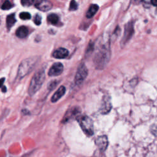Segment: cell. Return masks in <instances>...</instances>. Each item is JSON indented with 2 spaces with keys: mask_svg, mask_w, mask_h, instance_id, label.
I'll list each match as a JSON object with an SVG mask.
<instances>
[{
  "mask_svg": "<svg viewBox=\"0 0 157 157\" xmlns=\"http://www.w3.org/2000/svg\"><path fill=\"white\" fill-rule=\"evenodd\" d=\"M110 58V49L106 44L101 45L94 56V63L98 69H102L107 64Z\"/></svg>",
  "mask_w": 157,
  "mask_h": 157,
  "instance_id": "1",
  "label": "cell"
},
{
  "mask_svg": "<svg viewBox=\"0 0 157 157\" xmlns=\"http://www.w3.org/2000/svg\"><path fill=\"white\" fill-rule=\"evenodd\" d=\"M38 60L39 57L37 56H32L23 59L19 64L17 71V77L21 79L27 75L34 69Z\"/></svg>",
  "mask_w": 157,
  "mask_h": 157,
  "instance_id": "2",
  "label": "cell"
},
{
  "mask_svg": "<svg viewBox=\"0 0 157 157\" xmlns=\"http://www.w3.org/2000/svg\"><path fill=\"white\" fill-rule=\"evenodd\" d=\"M45 69H40L36 72L30 82L28 88V94L33 96L41 88L45 80Z\"/></svg>",
  "mask_w": 157,
  "mask_h": 157,
  "instance_id": "3",
  "label": "cell"
},
{
  "mask_svg": "<svg viewBox=\"0 0 157 157\" xmlns=\"http://www.w3.org/2000/svg\"><path fill=\"white\" fill-rule=\"evenodd\" d=\"M77 120L83 130L87 136H92L94 133L93 120L87 115H82L78 117Z\"/></svg>",
  "mask_w": 157,
  "mask_h": 157,
  "instance_id": "4",
  "label": "cell"
},
{
  "mask_svg": "<svg viewBox=\"0 0 157 157\" xmlns=\"http://www.w3.org/2000/svg\"><path fill=\"white\" fill-rule=\"evenodd\" d=\"M88 75V70L83 63H82L78 67L76 75L75 77V82L77 85L81 84L86 78Z\"/></svg>",
  "mask_w": 157,
  "mask_h": 157,
  "instance_id": "5",
  "label": "cell"
},
{
  "mask_svg": "<svg viewBox=\"0 0 157 157\" xmlns=\"http://www.w3.org/2000/svg\"><path fill=\"white\" fill-rule=\"evenodd\" d=\"M134 31L132 22L129 21L126 23L124 26V32L122 37V40L121 41V45H124L131 38L132 36L134 34Z\"/></svg>",
  "mask_w": 157,
  "mask_h": 157,
  "instance_id": "6",
  "label": "cell"
},
{
  "mask_svg": "<svg viewBox=\"0 0 157 157\" xmlns=\"http://www.w3.org/2000/svg\"><path fill=\"white\" fill-rule=\"evenodd\" d=\"M112 109V104L110 101V98L108 95H105L103 97L102 104L100 108V112L102 114L109 113Z\"/></svg>",
  "mask_w": 157,
  "mask_h": 157,
  "instance_id": "7",
  "label": "cell"
},
{
  "mask_svg": "<svg viewBox=\"0 0 157 157\" xmlns=\"http://www.w3.org/2000/svg\"><path fill=\"white\" fill-rule=\"evenodd\" d=\"M63 71V65L61 63H55L50 68L48 74L49 76L54 77L60 75Z\"/></svg>",
  "mask_w": 157,
  "mask_h": 157,
  "instance_id": "8",
  "label": "cell"
},
{
  "mask_svg": "<svg viewBox=\"0 0 157 157\" xmlns=\"http://www.w3.org/2000/svg\"><path fill=\"white\" fill-rule=\"evenodd\" d=\"M52 4L50 1L47 0L37 1L35 3V7L42 12H47L52 8Z\"/></svg>",
  "mask_w": 157,
  "mask_h": 157,
  "instance_id": "9",
  "label": "cell"
},
{
  "mask_svg": "<svg viewBox=\"0 0 157 157\" xmlns=\"http://www.w3.org/2000/svg\"><path fill=\"white\" fill-rule=\"evenodd\" d=\"M96 145L101 151H104L108 146V139L106 136H99L95 140Z\"/></svg>",
  "mask_w": 157,
  "mask_h": 157,
  "instance_id": "10",
  "label": "cell"
},
{
  "mask_svg": "<svg viewBox=\"0 0 157 157\" xmlns=\"http://www.w3.org/2000/svg\"><path fill=\"white\" fill-rule=\"evenodd\" d=\"M69 55V52L64 48H59L53 53V56L57 59H63L66 58Z\"/></svg>",
  "mask_w": 157,
  "mask_h": 157,
  "instance_id": "11",
  "label": "cell"
},
{
  "mask_svg": "<svg viewBox=\"0 0 157 157\" xmlns=\"http://www.w3.org/2000/svg\"><path fill=\"white\" fill-rule=\"evenodd\" d=\"M65 91H66L65 87L64 86H61L52 96L51 98V101L53 103L58 101L64 94Z\"/></svg>",
  "mask_w": 157,
  "mask_h": 157,
  "instance_id": "12",
  "label": "cell"
},
{
  "mask_svg": "<svg viewBox=\"0 0 157 157\" xmlns=\"http://www.w3.org/2000/svg\"><path fill=\"white\" fill-rule=\"evenodd\" d=\"M28 28L25 26H21L19 28H17L15 34L16 36L19 38H25L26 37L28 34Z\"/></svg>",
  "mask_w": 157,
  "mask_h": 157,
  "instance_id": "13",
  "label": "cell"
},
{
  "mask_svg": "<svg viewBox=\"0 0 157 157\" xmlns=\"http://www.w3.org/2000/svg\"><path fill=\"white\" fill-rule=\"evenodd\" d=\"M98 9H99V6L97 4H94L91 5L86 12V17L90 18H91L92 17H93L94 15L97 12Z\"/></svg>",
  "mask_w": 157,
  "mask_h": 157,
  "instance_id": "14",
  "label": "cell"
},
{
  "mask_svg": "<svg viewBox=\"0 0 157 157\" xmlns=\"http://www.w3.org/2000/svg\"><path fill=\"white\" fill-rule=\"evenodd\" d=\"M16 22V20L15 18V14L12 13L10 15H9L6 18V25L8 29H10L14 23Z\"/></svg>",
  "mask_w": 157,
  "mask_h": 157,
  "instance_id": "15",
  "label": "cell"
},
{
  "mask_svg": "<svg viewBox=\"0 0 157 157\" xmlns=\"http://www.w3.org/2000/svg\"><path fill=\"white\" fill-rule=\"evenodd\" d=\"M47 21L52 25H56L58 23L59 17L55 13H50L47 16Z\"/></svg>",
  "mask_w": 157,
  "mask_h": 157,
  "instance_id": "16",
  "label": "cell"
},
{
  "mask_svg": "<svg viewBox=\"0 0 157 157\" xmlns=\"http://www.w3.org/2000/svg\"><path fill=\"white\" fill-rule=\"evenodd\" d=\"M13 5L12 4V3L11 2H10L9 1H6L2 4L1 9L3 10H9V9H11L12 7H13Z\"/></svg>",
  "mask_w": 157,
  "mask_h": 157,
  "instance_id": "17",
  "label": "cell"
},
{
  "mask_svg": "<svg viewBox=\"0 0 157 157\" xmlns=\"http://www.w3.org/2000/svg\"><path fill=\"white\" fill-rule=\"evenodd\" d=\"M19 17L22 20H29L31 18V14L26 12H23L20 13Z\"/></svg>",
  "mask_w": 157,
  "mask_h": 157,
  "instance_id": "18",
  "label": "cell"
},
{
  "mask_svg": "<svg viewBox=\"0 0 157 157\" xmlns=\"http://www.w3.org/2000/svg\"><path fill=\"white\" fill-rule=\"evenodd\" d=\"M34 2V0H22L21 1V4L23 6L29 7L31 6Z\"/></svg>",
  "mask_w": 157,
  "mask_h": 157,
  "instance_id": "19",
  "label": "cell"
},
{
  "mask_svg": "<svg viewBox=\"0 0 157 157\" xmlns=\"http://www.w3.org/2000/svg\"><path fill=\"white\" fill-rule=\"evenodd\" d=\"M57 85H58V81L53 80V81L50 82V83H48V84L47 85V88L50 90H52Z\"/></svg>",
  "mask_w": 157,
  "mask_h": 157,
  "instance_id": "20",
  "label": "cell"
},
{
  "mask_svg": "<svg viewBox=\"0 0 157 157\" xmlns=\"http://www.w3.org/2000/svg\"><path fill=\"white\" fill-rule=\"evenodd\" d=\"M42 21V17L40 15L36 14L34 18V22L36 25H40Z\"/></svg>",
  "mask_w": 157,
  "mask_h": 157,
  "instance_id": "21",
  "label": "cell"
},
{
  "mask_svg": "<svg viewBox=\"0 0 157 157\" xmlns=\"http://www.w3.org/2000/svg\"><path fill=\"white\" fill-rule=\"evenodd\" d=\"M78 7L77 3L75 1H72L70 2V6H69V10H75Z\"/></svg>",
  "mask_w": 157,
  "mask_h": 157,
  "instance_id": "22",
  "label": "cell"
},
{
  "mask_svg": "<svg viewBox=\"0 0 157 157\" xmlns=\"http://www.w3.org/2000/svg\"><path fill=\"white\" fill-rule=\"evenodd\" d=\"M150 131L153 135L157 136V124H153L150 128Z\"/></svg>",
  "mask_w": 157,
  "mask_h": 157,
  "instance_id": "23",
  "label": "cell"
},
{
  "mask_svg": "<svg viewBox=\"0 0 157 157\" xmlns=\"http://www.w3.org/2000/svg\"><path fill=\"white\" fill-rule=\"evenodd\" d=\"M4 81H5V78L2 77V78H0V88L2 86V85H3Z\"/></svg>",
  "mask_w": 157,
  "mask_h": 157,
  "instance_id": "24",
  "label": "cell"
},
{
  "mask_svg": "<svg viewBox=\"0 0 157 157\" xmlns=\"http://www.w3.org/2000/svg\"><path fill=\"white\" fill-rule=\"evenodd\" d=\"M153 6H157V0H152L150 2Z\"/></svg>",
  "mask_w": 157,
  "mask_h": 157,
  "instance_id": "25",
  "label": "cell"
},
{
  "mask_svg": "<svg viewBox=\"0 0 157 157\" xmlns=\"http://www.w3.org/2000/svg\"><path fill=\"white\" fill-rule=\"evenodd\" d=\"M2 92H6V86H2Z\"/></svg>",
  "mask_w": 157,
  "mask_h": 157,
  "instance_id": "26",
  "label": "cell"
},
{
  "mask_svg": "<svg viewBox=\"0 0 157 157\" xmlns=\"http://www.w3.org/2000/svg\"><path fill=\"white\" fill-rule=\"evenodd\" d=\"M29 155H30V153H28V154L24 155L22 156L21 157H29Z\"/></svg>",
  "mask_w": 157,
  "mask_h": 157,
  "instance_id": "27",
  "label": "cell"
}]
</instances>
